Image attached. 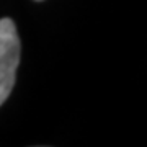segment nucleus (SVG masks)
Here are the masks:
<instances>
[{"label": "nucleus", "mask_w": 147, "mask_h": 147, "mask_svg": "<svg viewBox=\"0 0 147 147\" xmlns=\"http://www.w3.org/2000/svg\"><path fill=\"white\" fill-rule=\"evenodd\" d=\"M20 38L10 18L0 20V106L10 96L20 64Z\"/></svg>", "instance_id": "obj_1"}]
</instances>
